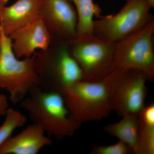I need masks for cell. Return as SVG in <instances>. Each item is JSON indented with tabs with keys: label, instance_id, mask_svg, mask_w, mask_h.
<instances>
[{
	"label": "cell",
	"instance_id": "cell-4",
	"mask_svg": "<svg viewBox=\"0 0 154 154\" xmlns=\"http://www.w3.org/2000/svg\"><path fill=\"white\" fill-rule=\"evenodd\" d=\"M70 52L79 66L83 80L97 82L117 68L116 43L104 41L94 34L68 43Z\"/></svg>",
	"mask_w": 154,
	"mask_h": 154
},
{
	"label": "cell",
	"instance_id": "cell-1",
	"mask_svg": "<svg viewBox=\"0 0 154 154\" xmlns=\"http://www.w3.org/2000/svg\"><path fill=\"white\" fill-rule=\"evenodd\" d=\"M121 71L117 68L97 82L81 80L61 92L72 118L82 123L98 121L107 116L113 110Z\"/></svg>",
	"mask_w": 154,
	"mask_h": 154
},
{
	"label": "cell",
	"instance_id": "cell-14",
	"mask_svg": "<svg viewBox=\"0 0 154 154\" xmlns=\"http://www.w3.org/2000/svg\"><path fill=\"white\" fill-rule=\"evenodd\" d=\"M76 11V38L93 34L94 18L101 17V9L94 0H69Z\"/></svg>",
	"mask_w": 154,
	"mask_h": 154
},
{
	"label": "cell",
	"instance_id": "cell-19",
	"mask_svg": "<svg viewBox=\"0 0 154 154\" xmlns=\"http://www.w3.org/2000/svg\"><path fill=\"white\" fill-rule=\"evenodd\" d=\"M147 2L149 3V5L152 8L154 7V0H146Z\"/></svg>",
	"mask_w": 154,
	"mask_h": 154
},
{
	"label": "cell",
	"instance_id": "cell-8",
	"mask_svg": "<svg viewBox=\"0 0 154 154\" xmlns=\"http://www.w3.org/2000/svg\"><path fill=\"white\" fill-rule=\"evenodd\" d=\"M147 76L136 70L121 69L114 94L113 110L119 115L138 116L144 107Z\"/></svg>",
	"mask_w": 154,
	"mask_h": 154
},
{
	"label": "cell",
	"instance_id": "cell-17",
	"mask_svg": "<svg viewBox=\"0 0 154 154\" xmlns=\"http://www.w3.org/2000/svg\"><path fill=\"white\" fill-rule=\"evenodd\" d=\"M131 153L128 146L118 141L116 143L107 146H94L91 150L92 154H127Z\"/></svg>",
	"mask_w": 154,
	"mask_h": 154
},
{
	"label": "cell",
	"instance_id": "cell-18",
	"mask_svg": "<svg viewBox=\"0 0 154 154\" xmlns=\"http://www.w3.org/2000/svg\"><path fill=\"white\" fill-rule=\"evenodd\" d=\"M9 108L7 97L4 94H0V117L5 115Z\"/></svg>",
	"mask_w": 154,
	"mask_h": 154
},
{
	"label": "cell",
	"instance_id": "cell-6",
	"mask_svg": "<svg viewBox=\"0 0 154 154\" xmlns=\"http://www.w3.org/2000/svg\"><path fill=\"white\" fill-rule=\"evenodd\" d=\"M68 43L60 42L53 56L38 63L35 60L39 86L44 91L60 93L83 80L82 70L70 52Z\"/></svg>",
	"mask_w": 154,
	"mask_h": 154
},
{
	"label": "cell",
	"instance_id": "cell-7",
	"mask_svg": "<svg viewBox=\"0 0 154 154\" xmlns=\"http://www.w3.org/2000/svg\"><path fill=\"white\" fill-rule=\"evenodd\" d=\"M154 21L132 35L116 43L117 68L140 71L149 80L154 78L153 36Z\"/></svg>",
	"mask_w": 154,
	"mask_h": 154
},
{
	"label": "cell",
	"instance_id": "cell-21",
	"mask_svg": "<svg viewBox=\"0 0 154 154\" xmlns=\"http://www.w3.org/2000/svg\"><path fill=\"white\" fill-rule=\"evenodd\" d=\"M0 48H1V32H0Z\"/></svg>",
	"mask_w": 154,
	"mask_h": 154
},
{
	"label": "cell",
	"instance_id": "cell-22",
	"mask_svg": "<svg viewBox=\"0 0 154 154\" xmlns=\"http://www.w3.org/2000/svg\"><path fill=\"white\" fill-rule=\"evenodd\" d=\"M126 1H128V0H126Z\"/></svg>",
	"mask_w": 154,
	"mask_h": 154
},
{
	"label": "cell",
	"instance_id": "cell-13",
	"mask_svg": "<svg viewBox=\"0 0 154 154\" xmlns=\"http://www.w3.org/2000/svg\"><path fill=\"white\" fill-rule=\"evenodd\" d=\"M138 116H122L118 122L104 128L108 134L118 139L128 146L131 153L138 154L139 144Z\"/></svg>",
	"mask_w": 154,
	"mask_h": 154
},
{
	"label": "cell",
	"instance_id": "cell-20",
	"mask_svg": "<svg viewBox=\"0 0 154 154\" xmlns=\"http://www.w3.org/2000/svg\"><path fill=\"white\" fill-rule=\"evenodd\" d=\"M1 17H0V32H1Z\"/></svg>",
	"mask_w": 154,
	"mask_h": 154
},
{
	"label": "cell",
	"instance_id": "cell-5",
	"mask_svg": "<svg viewBox=\"0 0 154 154\" xmlns=\"http://www.w3.org/2000/svg\"><path fill=\"white\" fill-rule=\"evenodd\" d=\"M146 0H128L117 14L94 20L93 34L102 40L116 43L154 21Z\"/></svg>",
	"mask_w": 154,
	"mask_h": 154
},
{
	"label": "cell",
	"instance_id": "cell-10",
	"mask_svg": "<svg viewBox=\"0 0 154 154\" xmlns=\"http://www.w3.org/2000/svg\"><path fill=\"white\" fill-rule=\"evenodd\" d=\"M15 55L19 58L31 57L36 50L47 51L52 35L38 16L9 36Z\"/></svg>",
	"mask_w": 154,
	"mask_h": 154
},
{
	"label": "cell",
	"instance_id": "cell-3",
	"mask_svg": "<svg viewBox=\"0 0 154 154\" xmlns=\"http://www.w3.org/2000/svg\"><path fill=\"white\" fill-rule=\"evenodd\" d=\"M34 57L20 60L16 56L8 36L1 31L0 88L8 92L13 103L21 102L39 86Z\"/></svg>",
	"mask_w": 154,
	"mask_h": 154
},
{
	"label": "cell",
	"instance_id": "cell-12",
	"mask_svg": "<svg viewBox=\"0 0 154 154\" xmlns=\"http://www.w3.org/2000/svg\"><path fill=\"white\" fill-rule=\"evenodd\" d=\"M51 143L41 127L32 123L19 134L11 136L0 148V154H36Z\"/></svg>",
	"mask_w": 154,
	"mask_h": 154
},
{
	"label": "cell",
	"instance_id": "cell-9",
	"mask_svg": "<svg viewBox=\"0 0 154 154\" xmlns=\"http://www.w3.org/2000/svg\"><path fill=\"white\" fill-rule=\"evenodd\" d=\"M39 16L60 42H69L76 38L78 17L69 0H42Z\"/></svg>",
	"mask_w": 154,
	"mask_h": 154
},
{
	"label": "cell",
	"instance_id": "cell-15",
	"mask_svg": "<svg viewBox=\"0 0 154 154\" xmlns=\"http://www.w3.org/2000/svg\"><path fill=\"white\" fill-rule=\"evenodd\" d=\"M138 154H154V104L144 106L139 114Z\"/></svg>",
	"mask_w": 154,
	"mask_h": 154
},
{
	"label": "cell",
	"instance_id": "cell-16",
	"mask_svg": "<svg viewBox=\"0 0 154 154\" xmlns=\"http://www.w3.org/2000/svg\"><path fill=\"white\" fill-rule=\"evenodd\" d=\"M5 116V120L0 126V148L16 130L24 126L27 122L24 114L12 108H8Z\"/></svg>",
	"mask_w": 154,
	"mask_h": 154
},
{
	"label": "cell",
	"instance_id": "cell-11",
	"mask_svg": "<svg viewBox=\"0 0 154 154\" xmlns=\"http://www.w3.org/2000/svg\"><path fill=\"white\" fill-rule=\"evenodd\" d=\"M8 0H0L1 28L8 36L39 16L42 0H17L7 6Z\"/></svg>",
	"mask_w": 154,
	"mask_h": 154
},
{
	"label": "cell",
	"instance_id": "cell-2",
	"mask_svg": "<svg viewBox=\"0 0 154 154\" xmlns=\"http://www.w3.org/2000/svg\"><path fill=\"white\" fill-rule=\"evenodd\" d=\"M20 102L33 123L57 140L72 136L82 125L72 118L63 97L59 92L44 91L36 86Z\"/></svg>",
	"mask_w": 154,
	"mask_h": 154
}]
</instances>
